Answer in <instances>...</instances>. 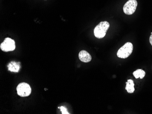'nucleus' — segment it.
Here are the masks:
<instances>
[{"label":"nucleus","mask_w":152,"mask_h":114,"mask_svg":"<svg viewBox=\"0 0 152 114\" xmlns=\"http://www.w3.org/2000/svg\"><path fill=\"white\" fill-rule=\"evenodd\" d=\"M8 70L11 72H18L20 68V64L19 62H12L7 65Z\"/></svg>","instance_id":"0eeeda50"},{"label":"nucleus","mask_w":152,"mask_h":114,"mask_svg":"<svg viewBox=\"0 0 152 114\" xmlns=\"http://www.w3.org/2000/svg\"><path fill=\"white\" fill-rule=\"evenodd\" d=\"M110 27L109 23L107 21L101 22L94 29L95 36L98 39H102L105 36L106 32Z\"/></svg>","instance_id":"f257e3e1"},{"label":"nucleus","mask_w":152,"mask_h":114,"mask_svg":"<svg viewBox=\"0 0 152 114\" xmlns=\"http://www.w3.org/2000/svg\"><path fill=\"white\" fill-rule=\"evenodd\" d=\"M151 34H152V32H151Z\"/></svg>","instance_id":"f8f14e48"},{"label":"nucleus","mask_w":152,"mask_h":114,"mask_svg":"<svg viewBox=\"0 0 152 114\" xmlns=\"http://www.w3.org/2000/svg\"><path fill=\"white\" fill-rule=\"evenodd\" d=\"M133 49L134 47L132 43L127 42L118 50L117 52V56L120 58H127L133 52Z\"/></svg>","instance_id":"f03ea898"},{"label":"nucleus","mask_w":152,"mask_h":114,"mask_svg":"<svg viewBox=\"0 0 152 114\" xmlns=\"http://www.w3.org/2000/svg\"><path fill=\"white\" fill-rule=\"evenodd\" d=\"M18 95L21 97H26L31 93V90L29 85L26 83H21L17 87Z\"/></svg>","instance_id":"20e7f679"},{"label":"nucleus","mask_w":152,"mask_h":114,"mask_svg":"<svg viewBox=\"0 0 152 114\" xmlns=\"http://www.w3.org/2000/svg\"><path fill=\"white\" fill-rule=\"evenodd\" d=\"M78 57L80 61L83 62H89L92 60V57L90 54L85 50L81 51L79 52Z\"/></svg>","instance_id":"423d86ee"},{"label":"nucleus","mask_w":152,"mask_h":114,"mask_svg":"<svg viewBox=\"0 0 152 114\" xmlns=\"http://www.w3.org/2000/svg\"><path fill=\"white\" fill-rule=\"evenodd\" d=\"M59 109H60L61 111L62 112V114H69L67 111H66V109L64 106H61L58 107Z\"/></svg>","instance_id":"9d476101"},{"label":"nucleus","mask_w":152,"mask_h":114,"mask_svg":"<svg viewBox=\"0 0 152 114\" xmlns=\"http://www.w3.org/2000/svg\"><path fill=\"white\" fill-rule=\"evenodd\" d=\"M137 6V2L136 0H129L124 5L123 11L126 15H132L136 10Z\"/></svg>","instance_id":"7ed1b4c3"},{"label":"nucleus","mask_w":152,"mask_h":114,"mask_svg":"<svg viewBox=\"0 0 152 114\" xmlns=\"http://www.w3.org/2000/svg\"><path fill=\"white\" fill-rule=\"evenodd\" d=\"M149 42L151 44V46H152V34H151L149 37Z\"/></svg>","instance_id":"9b49d317"},{"label":"nucleus","mask_w":152,"mask_h":114,"mask_svg":"<svg viewBox=\"0 0 152 114\" xmlns=\"http://www.w3.org/2000/svg\"><path fill=\"white\" fill-rule=\"evenodd\" d=\"M126 86L125 89L126 91L129 93H133L135 91L134 87V81L133 80L129 79V80H128L127 82H126Z\"/></svg>","instance_id":"6e6552de"},{"label":"nucleus","mask_w":152,"mask_h":114,"mask_svg":"<svg viewBox=\"0 0 152 114\" xmlns=\"http://www.w3.org/2000/svg\"><path fill=\"white\" fill-rule=\"evenodd\" d=\"M133 75L136 79L140 78L142 79L145 76V72L142 69H137L133 72Z\"/></svg>","instance_id":"1a4fd4ad"},{"label":"nucleus","mask_w":152,"mask_h":114,"mask_svg":"<svg viewBox=\"0 0 152 114\" xmlns=\"http://www.w3.org/2000/svg\"><path fill=\"white\" fill-rule=\"evenodd\" d=\"M0 48L5 52L14 51L16 48L15 41L11 38H6L4 41L1 44Z\"/></svg>","instance_id":"39448f33"}]
</instances>
